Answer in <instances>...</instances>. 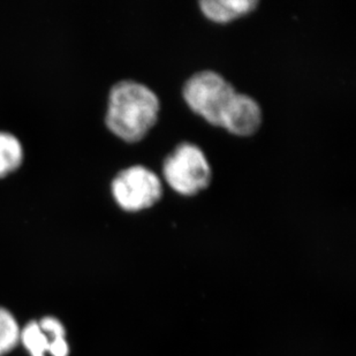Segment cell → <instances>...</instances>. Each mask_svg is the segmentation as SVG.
I'll list each match as a JSON object with an SVG mask.
<instances>
[{
	"label": "cell",
	"instance_id": "cell-1",
	"mask_svg": "<svg viewBox=\"0 0 356 356\" xmlns=\"http://www.w3.org/2000/svg\"><path fill=\"white\" fill-rule=\"evenodd\" d=\"M159 110V97L150 88L135 81H121L108 94L105 124L122 141L136 143L155 126Z\"/></svg>",
	"mask_w": 356,
	"mask_h": 356
},
{
	"label": "cell",
	"instance_id": "cell-6",
	"mask_svg": "<svg viewBox=\"0 0 356 356\" xmlns=\"http://www.w3.org/2000/svg\"><path fill=\"white\" fill-rule=\"evenodd\" d=\"M262 120V110L259 103L248 95L236 92L222 115L220 128L236 136L248 138L259 131Z\"/></svg>",
	"mask_w": 356,
	"mask_h": 356
},
{
	"label": "cell",
	"instance_id": "cell-9",
	"mask_svg": "<svg viewBox=\"0 0 356 356\" xmlns=\"http://www.w3.org/2000/svg\"><path fill=\"white\" fill-rule=\"evenodd\" d=\"M20 341L17 321L6 309L0 308V355L10 352Z\"/></svg>",
	"mask_w": 356,
	"mask_h": 356
},
{
	"label": "cell",
	"instance_id": "cell-5",
	"mask_svg": "<svg viewBox=\"0 0 356 356\" xmlns=\"http://www.w3.org/2000/svg\"><path fill=\"white\" fill-rule=\"evenodd\" d=\"M21 343L31 356H67L68 345L60 321L45 317L40 323L31 322L20 331Z\"/></svg>",
	"mask_w": 356,
	"mask_h": 356
},
{
	"label": "cell",
	"instance_id": "cell-3",
	"mask_svg": "<svg viewBox=\"0 0 356 356\" xmlns=\"http://www.w3.org/2000/svg\"><path fill=\"white\" fill-rule=\"evenodd\" d=\"M165 181L180 195L194 196L208 188L211 168L197 145L181 143L163 164Z\"/></svg>",
	"mask_w": 356,
	"mask_h": 356
},
{
	"label": "cell",
	"instance_id": "cell-7",
	"mask_svg": "<svg viewBox=\"0 0 356 356\" xmlns=\"http://www.w3.org/2000/svg\"><path fill=\"white\" fill-rule=\"evenodd\" d=\"M202 13L216 24H229L256 10L257 0H204L200 1Z\"/></svg>",
	"mask_w": 356,
	"mask_h": 356
},
{
	"label": "cell",
	"instance_id": "cell-4",
	"mask_svg": "<svg viewBox=\"0 0 356 356\" xmlns=\"http://www.w3.org/2000/svg\"><path fill=\"white\" fill-rule=\"evenodd\" d=\"M112 196L124 211L140 212L161 201V179L149 168L135 165L124 168L111 182Z\"/></svg>",
	"mask_w": 356,
	"mask_h": 356
},
{
	"label": "cell",
	"instance_id": "cell-8",
	"mask_svg": "<svg viewBox=\"0 0 356 356\" xmlns=\"http://www.w3.org/2000/svg\"><path fill=\"white\" fill-rule=\"evenodd\" d=\"M24 145L15 135L0 131V179L17 171L24 163Z\"/></svg>",
	"mask_w": 356,
	"mask_h": 356
},
{
	"label": "cell",
	"instance_id": "cell-2",
	"mask_svg": "<svg viewBox=\"0 0 356 356\" xmlns=\"http://www.w3.org/2000/svg\"><path fill=\"white\" fill-rule=\"evenodd\" d=\"M236 94V89L229 81L212 71L193 75L182 90L192 111L215 127H222V115Z\"/></svg>",
	"mask_w": 356,
	"mask_h": 356
}]
</instances>
